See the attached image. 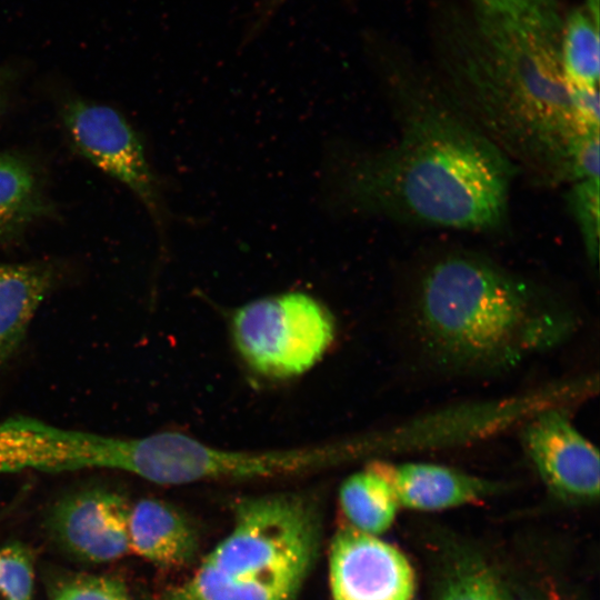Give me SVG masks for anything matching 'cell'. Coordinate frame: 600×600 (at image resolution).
Returning a JSON list of instances; mask_svg holds the SVG:
<instances>
[{"mask_svg": "<svg viewBox=\"0 0 600 600\" xmlns=\"http://www.w3.org/2000/svg\"><path fill=\"white\" fill-rule=\"evenodd\" d=\"M474 29L453 31L433 77L451 101L512 163L543 187L574 181L586 128L561 64L563 22L554 0L513 11H477Z\"/></svg>", "mask_w": 600, "mask_h": 600, "instance_id": "6da1fadb", "label": "cell"}, {"mask_svg": "<svg viewBox=\"0 0 600 600\" xmlns=\"http://www.w3.org/2000/svg\"><path fill=\"white\" fill-rule=\"evenodd\" d=\"M388 78L396 139L338 164L334 190L342 209L472 232L503 227L518 174L512 163L434 78L400 67Z\"/></svg>", "mask_w": 600, "mask_h": 600, "instance_id": "7a4b0ae2", "label": "cell"}, {"mask_svg": "<svg viewBox=\"0 0 600 600\" xmlns=\"http://www.w3.org/2000/svg\"><path fill=\"white\" fill-rule=\"evenodd\" d=\"M404 321L420 359L451 377L510 372L567 342L581 322L563 301L474 253L428 264Z\"/></svg>", "mask_w": 600, "mask_h": 600, "instance_id": "3957f363", "label": "cell"}, {"mask_svg": "<svg viewBox=\"0 0 600 600\" xmlns=\"http://www.w3.org/2000/svg\"><path fill=\"white\" fill-rule=\"evenodd\" d=\"M316 502L301 493L244 499L232 530L159 600H294L316 559Z\"/></svg>", "mask_w": 600, "mask_h": 600, "instance_id": "277c9868", "label": "cell"}, {"mask_svg": "<svg viewBox=\"0 0 600 600\" xmlns=\"http://www.w3.org/2000/svg\"><path fill=\"white\" fill-rule=\"evenodd\" d=\"M354 460L349 440L272 451H232L179 432L142 437L137 476L159 484L297 476Z\"/></svg>", "mask_w": 600, "mask_h": 600, "instance_id": "5b68a950", "label": "cell"}, {"mask_svg": "<svg viewBox=\"0 0 600 600\" xmlns=\"http://www.w3.org/2000/svg\"><path fill=\"white\" fill-rule=\"evenodd\" d=\"M330 311L292 291L252 300L231 321L236 347L254 371L272 378L300 374L321 359L334 338Z\"/></svg>", "mask_w": 600, "mask_h": 600, "instance_id": "8992f818", "label": "cell"}, {"mask_svg": "<svg viewBox=\"0 0 600 600\" xmlns=\"http://www.w3.org/2000/svg\"><path fill=\"white\" fill-rule=\"evenodd\" d=\"M61 114L76 150L127 186L160 227L163 219L160 184L126 118L111 107L81 99L69 100Z\"/></svg>", "mask_w": 600, "mask_h": 600, "instance_id": "52a82bcc", "label": "cell"}, {"mask_svg": "<svg viewBox=\"0 0 600 600\" xmlns=\"http://www.w3.org/2000/svg\"><path fill=\"white\" fill-rule=\"evenodd\" d=\"M521 426L522 448L550 493L568 503L598 499L599 451L573 424L568 406L546 408Z\"/></svg>", "mask_w": 600, "mask_h": 600, "instance_id": "ba28073f", "label": "cell"}, {"mask_svg": "<svg viewBox=\"0 0 600 600\" xmlns=\"http://www.w3.org/2000/svg\"><path fill=\"white\" fill-rule=\"evenodd\" d=\"M332 600H414L416 578L407 557L377 536L343 522L330 548Z\"/></svg>", "mask_w": 600, "mask_h": 600, "instance_id": "9c48e42d", "label": "cell"}, {"mask_svg": "<svg viewBox=\"0 0 600 600\" xmlns=\"http://www.w3.org/2000/svg\"><path fill=\"white\" fill-rule=\"evenodd\" d=\"M127 500L106 488H88L62 498L51 512V528L73 556L110 562L130 551Z\"/></svg>", "mask_w": 600, "mask_h": 600, "instance_id": "30bf717a", "label": "cell"}, {"mask_svg": "<svg viewBox=\"0 0 600 600\" xmlns=\"http://www.w3.org/2000/svg\"><path fill=\"white\" fill-rule=\"evenodd\" d=\"M387 478L399 507L440 511L482 501L501 489V483L449 466L373 459Z\"/></svg>", "mask_w": 600, "mask_h": 600, "instance_id": "8fae6325", "label": "cell"}, {"mask_svg": "<svg viewBox=\"0 0 600 600\" xmlns=\"http://www.w3.org/2000/svg\"><path fill=\"white\" fill-rule=\"evenodd\" d=\"M129 541L130 551L163 568L188 564L198 549L197 536L183 516L151 498L130 507Z\"/></svg>", "mask_w": 600, "mask_h": 600, "instance_id": "7c38bea8", "label": "cell"}, {"mask_svg": "<svg viewBox=\"0 0 600 600\" xmlns=\"http://www.w3.org/2000/svg\"><path fill=\"white\" fill-rule=\"evenodd\" d=\"M54 279L48 263H0V363L20 346Z\"/></svg>", "mask_w": 600, "mask_h": 600, "instance_id": "4fadbf2b", "label": "cell"}, {"mask_svg": "<svg viewBox=\"0 0 600 600\" xmlns=\"http://www.w3.org/2000/svg\"><path fill=\"white\" fill-rule=\"evenodd\" d=\"M434 600H557L533 592L507 574L502 567L474 551L449 556Z\"/></svg>", "mask_w": 600, "mask_h": 600, "instance_id": "5bb4252c", "label": "cell"}, {"mask_svg": "<svg viewBox=\"0 0 600 600\" xmlns=\"http://www.w3.org/2000/svg\"><path fill=\"white\" fill-rule=\"evenodd\" d=\"M338 500L344 523L372 536L387 531L400 508L373 459L342 482Z\"/></svg>", "mask_w": 600, "mask_h": 600, "instance_id": "9a60e30c", "label": "cell"}, {"mask_svg": "<svg viewBox=\"0 0 600 600\" xmlns=\"http://www.w3.org/2000/svg\"><path fill=\"white\" fill-rule=\"evenodd\" d=\"M48 209L32 166L20 156L0 153V238L19 233Z\"/></svg>", "mask_w": 600, "mask_h": 600, "instance_id": "2e32d148", "label": "cell"}, {"mask_svg": "<svg viewBox=\"0 0 600 600\" xmlns=\"http://www.w3.org/2000/svg\"><path fill=\"white\" fill-rule=\"evenodd\" d=\"M560 56L570 89L599 88V16L588 8L569 14L562 26Z\"/></svg>", "mask_w": 600, "mask_h": 600, "instance_id": "e0dca14e", "label": "cell"}, {"mask_svg": "<svg viewBox=\"0 0 600 600\" xmlns=\"http://www.w3.org/2000/svg\"><path fill=\"white\" fill-rule=\"evenodd\" d=\"M599 178L571 183L570 208L581 232L587 256L594 264L599 253Z\"/></svg>", "mask_w": 600, "mask_h": 600, "instance_id": "ac0fdd59", "label": "cell"}, {"mask_svg": "<svg viewBox=\"0 0 600 600\" xmlns=\"http://www.w3.org/2000/svg\"><path fill=\"white\" fill-rule=\"evenodd\" d=\"M33 583L30 552L19 543L0 547V600H31Z\"/></svg>", "mask_w": 600, "mask_h": 600, "instance_id": "d6986e66", "label": "cell"}, {"mask_svg": "<svg viewBox=\"0 0 600 600\" xmlns=\"http://www.w3.org/2000/svg\"><path fill=\"white\" fill-rule=\"evenodd\" d=\"M51 600H131L124 584L111 577L76 576L54 588Z\"/></svg>", "mask_w": 600, "mask_h": 600, "instance_id": "ffe728a7", "label": "cell"}, {"mask_svg": "<svg viewBox=\"0 0 600 600\" xmlns=\"http://www.w3.org/2000/svg\"><path fill=\"white\" fill-rule=\"evenodd\" d=\"M286 0H263L257 11L251 24L250 33L258 32L273 16V13L284 3Z\"/></svg>", "mask_w": 600, "mask_h": 600, "instance_id": "44dd1931", "label": "cell"}, {"mask_svg": "<svg viewBox=\"0 0 600 600\" xmlns=\"http://www.w3.org/2000/svg\"><path fill=\"white\" fill-rule=\"evenodd\" d=\"M17 78V71L10 66L0 67V113L9 99L11 87Z\"/></svg>", "mask_w": 600, "mask_h": 600, "instance_id": "7402d4cb", "label": "cell"}, {"mask_svg": "<svg viewBox=\"0 0 600 600\" xmlns=\"http://www.w3.org/2000/svg\"><path fill=\"white\" fill-rule=\"evenodd\" d=\"M476 6H496L511 0H474Z\"/></svg>", "mask_w": 600, "mask_h": 600, "instance_id": "603a6c76", "label": "cell"}]
</instances>
